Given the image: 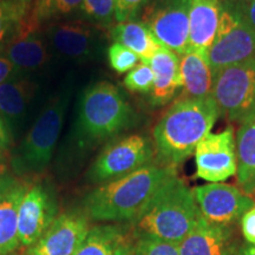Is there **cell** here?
<instances>
[{
  "mask_svg": "<svg viewBox=\"0 0 255 255\" xmlns=\"http://www.w3.org/2000/svg\"><path fill=\"white\" fill-rule=\"evenodd\" d=\"M79 13L95 26L110 27L116 20V0H84Z\"/></svg>",
  "mask_w": 255,
  "mask_h": 255,
  "instance_id": "obj_27",
  "label": "cell"
},
{
  "mask_svg": "<svg viewBox=\"0 0 255 255\" xmlns=\"http://www.w3.org/2000/svg\"><path fill=\"white\" fill-rule=\"evenodd\" d=\"M225 0H191L189 11V45L208 56L218 31Z\"/></svg>",
  "mask_w": 255,
  "mask_h": 255,
  "instance_id": "obj_19",
  "label": "cell"
},
{
  "mask_svg": "<svg viewBox=\"0 0 255 255\" xmlns=\"http://www.w3.org/2000/svg\"><path fill=\"white\" fill-rule=\"evenodd\" d=\"M154 156V144L145 135L121 137L105 145L89 169L88 178L97 184L110 182L151 164Z\"/></svg>",
  "mask_w": 255,
  "mask_h": 255,
  "instance_id": "obj_8",
  "label": "cell"
},
{
  "mask_svg": "<svg viewBox=\"0 0 255 255\" xmlns=\"http://www.w3.org/2000/svg\"><path fill=\"white\" fill-rule=\"evenodd\" d=\"M240 240L233 226H220L201 218L178 245L180 255H235Z\"/></svg>",
  "mask_w": 255,
  "mask_h": 255,
  "instance_id": "obj_16",
  "label": "cell"
},
{
  "mask_svg": "<svg viewBox=\"0 0 255 255\" xmlns=\"http://www.w3.org/2000/svg\"><path fill=\"white\" fill-rule=\"evenodd\" d=\"M25 255H26V254H25Z\"/></svg>",
  "mask_w": 255,
  "mask_h": 255,
  "instance_id": "obj_40",
  "label": "cell"
},
{
  "mask_svg": "<svg viewBox=\"0 0 255 255\" xmlns=\"http://www.w3.org/2000/svg\"><path fill=\"white\" fill-rule=\"evenodd\" d=\"M17 72L19 71H17V69L14 68L13 64L9 62L6 57L0 55V84H1L2 82H5L6 79L11 78L12 76H14Z\"/></svg>",
  "mask_w": 255,
  "mask_h": 255,
  "instance_id": "obj_34",
  "label": "cell"
},
{
  "mask_svg": "<svg viewBox=\"0 0 255 255\" xmlns=\"http://www.w3.org/2000/svg\"><path fill=\"white\" fill-rule=\"evenodd\" d=\"M21 73L37 72L50 63L51 47L40 27L33 26L27 19L19 33L0 53Z\"/></svg>",
  "mask_w": 255,
  "mask_h": 255,
  "instance_id": "obj_15",
  "label": "cell"
},
{
  "mask_svg": "<svg viewBox=\"0 0 255 255\" xmlns=\"http://www.w3.org/2000/svg\"><path fill=\"white\" fill-rule=\"evenodd\" d=\"M12 142V135L9 132L7 124L2 119L1 114H0V151L7 149Z\"/></svg>",
  "mask_w": 255,
  "mask_h": 255,
  "instance_id": "obj_35",
  "label": "cell"
},
{
  "mask_svg": "<svg viewBox=\"0 0 255 255\" xmlns=\"http://www.w3.org/2000/svg\"><path fill=\"white\" fill-rule=\"evenodd\" d=\"M133 255H180L178 245L149 237H137Z\"/></svg>",
  "mask_w": 255,
  "mask_h": 255,
  "instance_id": "obj_29",
  "label": "cell"
},
{
  "mask_svg": "<svg viewBox=\"0 0 255 255\" xmlns=\"http://www.w3.org/2000/svg\"><path fill=\"white\" fill-rule=\"evenodd\" d=\"M196 176L212 183L222 182L237 174V148L233 128L208 133L195 151Z\"/></svg>",
  "mask_w": 255,
  "mask_h": 255,
  "instance_id": "obj_11",
  "label": "cell"
},
{
  "mask_svg": "<svg viewBox=\"0 0 255 255\" xmlns=\"http://www.w3.org/2000/svg\"><path fill=\"white\" fill-rule=\"evenodd\" d=\"M255 58V30L241 0H225L218 31L208 51L213 75L228 66Z\"/></svg>",
  "mask_w": 255,
  "mask_h": 255,
  "instance_id": "obj_6",
  "label": "cell"
},
{
  "mask_svg": "<svg viewBox=\"0 0 255 255\" xmlns=\"http://www.w3.org/2000/svg\"><path fill=\"white\" fill-rule=\"evenodd\" d=\"M220 117L213 97H181L169 107L154 128L155 154L161 164L176 167L194 154Z\"/></svg>",
  "mask_w": 255,
  "mask_h": 255,
  "instance_id": "obj_1",
  "label": "cell"
},
{
  "mask_svg": "<svg viewBox=\"0 0 255 255\" xmlns=\"http://www.w3.org/2000/svg\"><path fill=\"white\" fill-rule=\"evenodd\" d=\"M201 218L193 189L175 175L130 223L136 238L149 237L180 245Z\"/></svg>",
  "mask_w": 255,
  "mask_h": 255,
  "instance_id": "obj_3",
  "label": "cell"
},
{
  "mask_svg": "<svg viewBox=\"0 0 255 255\" xmlns=\"http://www.w3.org/2000/svg\"><path fill=\"white\" fill-rule=\"evenodd\" d=\"M154 72V87L150 91V102L154 107L170 103L178 91H182L180 58L178 55L162 46L148 62Z\"/></svg>",
  "mask_w": 255,
  "mask_h": 255,
  "instance_id": "obj_18",
  "label": "cell"
},
{
  "mask_svg": "<svg viewBox=\"0 0 255 255\" xmlns=\"http://www.w3.org/2000/svg\"><path fill=\"white\" fill-rule=\"evenodd\" d=\"M212 97L220 116L241 124L255 119V58L213 75Z\"/></svg>",
  "mask_w": 255,
  "mask_h": 255,
  "instance_id": "obj_7",
  "label": "cell"
},
{
  "mask_svg": "<svg viewBox=\"0 0 255 255\" xmlns=\"http://www.w3.org/2000/svg\"><path fill=\"white\" fill-rule=\"evenodd\" d=\"M19 183L18 180L12 176L9 173L7 165L0 161V199L4 197L12 188H14Z\"/></svg>",
  "mask_w": 255,
  "mask_h": 255,
  "instance_id": "obj_33",
  "label": "cell"
},
{
  "mask_svg": "<svg viewBox=\"0 0 255 255\" xmlns=\"http://www.w3.org/2000/svg\"><path fill=\"white\" fill-rule=\"evenodd\" d=\"M126 232L119 226L104 225L90 228L87 238L73 255H115Z\"/></svg>",
  "mask_w": 255,
  "mask_h": 255,
  "instance_id": "obj_25",
  "label": "cell"
},
{
  "mask_svg": "<svg viewBox=\"0 0 255 255\" xmlns=\"http://www.w3.org/2000/svg\"><path fill=\"white\" fill-rule=\"evenodd\" d=\"M235 148L239 186L251 196L255 193V119L239 128Z\"/></svg>",
  "mask_w": 255,
  "mask_h": 255,
  "instance_id": "obj_23",
  "label": "cell"
},
{
  "mask_svg": "<svg viewBox=\"0 0 255 255\" xmlns=\"http://www.w3.org/2000/svg\"><path fill=\"white\" fill-rule=\"evenodd\" d=\"M70 96V89H64L41 110L12 157L11 165L15 174H39L47 168L62 131Z\"/></svg>",
  "mask_w": 255,
  "mask_h": 255,
  "instance_id": "obj_5",
  "label": "cell"
},
{
  "mask_svg": "<svg viewBox=\"0 0 255 255\" xmlns=\"http://www.w3.org/2000/svg\"><path fill=\"white\" fill-rule=\"evenodd\" d=\"M180 58L182 92L181 97L208 98L212 97L213 71L208 56L189 47Z\"/></svg>",
  "mask_w": 255,
  "mask_h": 255,
  "instance_id": "obj_20",
  "label": "cell"
},
{
  "mask_svg": "<svg viewBox=\"0 0 255 255\" xmlns=\"http://www.w3.org/2000/svg\"><path fill=\"white\" fill-rule=\"evenodd\" d=\"M90 231L87 214L77 210L57 216L43 237L27 248L26 255H73Z\"/></svg>",
  "mask_w": 255,
  "mask_h": 255,
  "instance_id": "obj_14",
  "label": "cell"
},
{
  "mask_svg": "<svg viewBox=\"0 0 255 255\" xmlns=\"http://www.w3.org/2000/svg\"><path fill=\"white\" fill-rule=\"evenodd\" d=\"M115 255H133V242L129 235H124V238L121 240L116 248Z\"/></svg>",
  "mask_w": 255,
  "mask_h": 255,
  "instance_id": "obj_36",
  "label": "cell"
},
{
  "mask_svg": "<svg viewBox=\"0 0 255 255\" xmlns=\"http://www.w3.org/2000/svg\"><path fill=\"white\" fill-rule=\"evenodd\" d=\"M242 237L250 245H255V205L241 218Z\"/></svg>",
  "mask_w": 255,
  "mask_h": 255,
  "instance_id": "obj_32",
  "label": "cell"
},
{
  "mask_svg": "<svg viewBox=\"0 0 255 255\" xmlns=\"http://www.w3.org/2000/svg\"><path fill=\"white\" fill-rule=\"evenodd\" d=\"M96 27L85 20L53 21L43 32L51 51L72 62H85L97 53L98 32Z\"/></svg>",
  "mask_w": 255,
  "mask_h": 255,
  "instance_id": "obj_13",
  "label": "cell"
},
{
  "mask_svg": "<svg viewBox=\"0 0 255 255\" xmlns=\"http://www.w3.org/2000/svg\"><path fill=\"white\" fill-rule=\"evenodd\" d=\"M135 121V113L124 95L109 82L91 84L78 104L75 136L81 144L116 136Z\"/></svg>",
  "mask_w": 255,
  "mask_h": 255,
  "instance_id": "obj_4",
  "label": "cell"
},
{
  "mask_svg": "<svg viewBox=\"0 0 255 255\" xmlns=\"http://www.w3.org/2000/svg\"><path fill=\"white\" fill-rule=\"evenodd\" d=\"M201 216L210 223L233 226L255 205L240 188L227 183H208L193 189Z\"/></svg>",
  "mask_w": 255,
  "mask_h": 255,
  "instance_id": "obj_10",
  "label": "cell"
},
{
  "mask_svg": "<svg viewBox=\"0 0 255 255\" xmlns=\"http://www.w3.org/2000/svg\"><path fill=\"white\" fill-rule=\"evenodd\" d=\"M108 58H109L111 69L119 75L131 71L136 65H138V62L141 60L136 53L120 43H114L109 47Z\"/></svg>",
  "mask_w": 255,
  "mask_h": 255,
  "instance_id": "obj_30",
  "label": "cell"
},
{
  "mask_svg": "<svg viewBox=\"0 0 255 255\" xmlns=\"http://www.w3.org/2000/svg\"><path fill=\"white\" fill-rule=\"evenodd\" d=\"M28 186L19 182L0 199V255H11L20 247L18 210Z\"/></svg>",
  "mask_w": 255,
  "mask_h": 255,
  "instance_id": "obj_21",
  "label": "cell"
},
{
  "mask_svg": "<svg viewBox=\"0 0 255 255\" xmlns=\"http://www.w3.org/2000/svg\"><path fill=\"white\" fill-rule=\"evenodd\" d=\"M38 89L39 87L31 75L21 72H17L0 84V114L11 135L24 122Z\"/></svg>",
  "mask_w": 255,
  "mask_h": 255,
  "instance_id": "obj_17",
  "label": "cell"
},
{
  "mask_svg": "<svg viewBox=\"0 0 255 255\" xmlns=\"http://www.w3.org/2000/svg\"><path fill=\"white\" fill-rule=\"evenodd\" d=\"M57 201L43 184L28 187L18 210V237L20 246H33L57 218Z\"/></svg>",
  "mask_w": 255,
  "mask_h": 255,
  "instance_id": "obj_12",
  "label": "cell"
},
{
  "mask_svg": "<svg viewBox=\"0 0 255 255\" xmlns=\"http://www.w3.org/2000/svg\"><path fill=\"white\" fill-rule=\"evenodd\" d=\"M145 0H116V21L124 23L136 17Z\"/></svg>",
  "mask_w": 255,
  "mask_h": 255,
  "instance_id": "obj_31",
  "label": "cell"
},
{
  "mask_svg": "<svg viewBox=\"0 0 255 255\" xmlns=\"http://www.w3.org/2000/svg\"><path fill=\"white\" fill-rule=\"evenodd\" d=\"M0 152H1V151H0Z\"/></svg>",
  "mask_w": 255,
  "mask_h": 255,
  "instance_id": "obj_39",
  "label": "cell"
},
{
  "mask_svg": "<svg viewBox=\"0 0 255 255\" xmlns=\"http://www.w3.org/2000/svg\"><path fill=\"white\" fill-rule=\"evenodd\" d=\"M177 175L164 164H149L117 180L101 184L85 196V214L95 221L131 222L159 188Z\"/></svg>",
  "mask_w": 255,
  "mask_h": 255,
  "instance_id": "obj_2",
  "label": "cell"
},
{
  "mask_svg": "<svg viewBox=\"0 0 255 255\" xmlns=\"http://www.w3.org/2000/svg\"><path fill=\"white\" fill-rule=\"evenodd\" d=\"M235 255H255V245L241 246Z\"/></svg>",
  "mask_w": 255,
  "mask_h": 255,
  "instance_id": "obj_38",
  "label": "cell"
},
{
  "mask_svg": "<svg viewBox=\"0 0 255 255\" xmlns=\"http://www.w3.org/2000/svg\"><path fill=\"white\" fill-rule=\"evenodd\" d=\"M110 34L115 43L122 44L131 50L144 63H148L156 51L163 46L156 39L148 26L136 19L117 23L111 27Z\"/></svg>",
  "mask_w": 255,
  "mask_h": 255,
  "instance_id": "obj_22",
  "label": "cell"
},
{
  "mask_svg": "<svg viewBox=\"0 0 255 255\" xmlns=\"http://www.w3.org/2000/svg\"><path fill=\"white\" fill-rule=\"evenodd\" d=\"M124 85L129 91L137 94H150L154 87V72L148 63L142 62L128 72Z\"/></svg>",
  "mask_w": 255,
  "mask_h": 255,
  "instance_id": "obj_28",
  "label": "cell"
},
{
  "mask_svg": "<svg viewBox=\"0 0 255 255\" xmlns=\"http://www.w3.org/2000/svg\"><path fill=\"white\" fill-rule=\"evenodd\" d=\"M191 0H145L133 19L148 26L161 45L176 55L189 49Z\"/></svg>",
  "mask_w": 255,
  "mask_h": 255,
  "instance_id": "obj_9",
  "label": "cell"
},
{
  "mask_svg": "<svg viewBox=\"0 0 255 255\" xmlns=\"http://www.w3.org/2000/svg\"><path fill=\"white\" fill-rule=\"evenodd\" d=\"M34 0H0V53L26 24Z\"/></svg>",
  "mask_w": 255,
  "mask_h": 255,
  "instance_id": "obj_24",
  "label": "cell"
},
{
  "mask_svg": "<svg viewBox=\"0 0 255 255\" xmlns=\"http://www.w3.org/2000/svg\"><path fill=\"white\" fill-rule=\"evenodd\" d=\"M84 0H34L28 20L36 27L79 12Z\"/></svg>",
  "mask_w": 255,
  "mask_h": 255,
  "instance_id": "obj_26",
  "label": "cell"
},
{
  "mask_svg": "<svg viewBox=\"0 0 255 255\" xmlns=\"http://www.w3.org/2000/svg\"><path fill=\"white\" fill-rule=\"evenodd\" d=\"M241 2L248 21L255 30V0H241Z\"/></svg>",
  "mask_w": 255,
  "mask_h": 255,
  "instance_id": "obj_37",
  "label": "cell"
}]
</instances>
